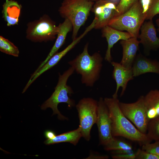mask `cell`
<instances>
[{"mask_svg":"<svg viewBox=\"0 0 159 159\" xmlns=\"http://www.w3.org/2000/svg\"><path fill=\"white\" fill-rule=\"evenodd\" d=\"M104 101L111 120L112 133L113 137H123L137 142L142 146L151 142L146 134L140 132L124 115L120 108L117 98H105Z\"/></svg>","mask_w":159,"mask_h":159,"instance_id":"cell-1","label":"cell"},{"mask_svg":"<svg viewBox=\"0 0 159 159\" xmlns=\"http://www.w3.org/2000/svg\"><path fill=\"white\" fill-rule=\"evenodd\" d=\"M88 44L87 43L82 53L68 63L77 74L81 75L83 84L92 87L100 77L103 59L98 52L90 55L88 52Z\"/></svg>","mask_w":159,"mask_h":159,"instance_id":"cell-2","label":"cell"},{"mask_svg":"<svg viewBox=\"0 0 159 159\" xmlns=\"http://www.w3.org/2000/svg\"><path fill=\"white\" fill-rule=\"evenodd\" d=\"M88 0H63L58 11L61 16L67 19L72 26V39H75L81 27L87 21L94 4Z\"/></svg>","mask_w":159,"mask_h":159,"instance_id":"cell-3","label":"cell"},{"mask_svg":"<svg viewBox=\"0 0 159 159\" xmlns=\"http://www.w3.org/2000/svg\"><path fill=\"white\" fill-rule=\"evenodd\" d=\"M146 16V13L143 12L142 5L139 0L126 12L113 18L107 25L119 31H126L132 37L137 38Z\"/></svg>","mask_w":159,"mask_h":159,"instance_id":"cell-4","label":"cell"},{"mask_svg":"<svg viewBox=\"0 0 159 159\" xmlns=\"http://www.w3.org/2000/svg\"><path fill=\"white\" fill-rule=\"evenodd\" d=\"M74 71V68L71 66L63 74H59L58 82L54 92L41 106V109L43 110L49 107L52 108L53 111L52 115L57 114L58 118L61 120L67 118L61 114L58 109V105L60 103H66L70 108L75 105L74 100L69 96L73 93V91L72 88L67 85L69 78Z\"/></svg>","mask_w":159,"mask_h":159,"instance_id":"cell-5","label":"cell"},{"mask_svg":"<svg viewBox=\"0 0 159 159\" xmlns=\"http://www.w3.org/2000/svg\"><path fill=\"white\" fill-rule=\"evenodd\" d=\"M26 37L34 42H47L55 39L58 31L56 23L47 14L28 23Z\"/></svg>","mask_w":159,"mask_h":159,"instance_id":"cell-6","label":"cell"},{"mask_svg":"<svg viewBox=\"0 0 159 159\" xmlns=\"http://www.w3.org/2000/svg\"><path fill=\"white\" fill-rule=\"evenodd\" d=\"M97 106L98 102L91 98L82 99L76 105L80 120L79 127L82 137L87 141L90 139L91 129L96 122Z\"/></svg>","mask_w":159,"mask_h":159,"instance_id":"cell-7","label":"cell"},{"mask_svg":"<svg viewBox=\"0 0 159 159\" xmlns=\"http://www.w3.org/2000/svg\"><path fill=\"white\" fill-rule=\"evenodd\" d=\"M119 105L124 115L140 132L146 134L149 121L144 103V96H140L137 101L133 103L119 102Z\"/></svg>","mask_w":159,"mask_h":159,"instance_id":"cell-8","label":"cell"},{"mask_svg":"<svg viewBox=\"0 0 159 159\" xmlns=\"http://www.w3.org/2000/svg\"><path fill=\"white\" fill-rule=\"evenodd\" d=\"M96 123L98 129L100 144L105 145L114 137L112 135V121L109 111L102 97H100L98 102Z\"/></svg>","mask_w":159,"mask_h":159,"instance_id":"cell-9","label":"cell"},{"mask_svg":"<svg viewBox=\"0 0 159 159\" xmlns=\"http://www.w3.org/2000/svg\"><path fill=\"white\" fill-rule=\"evenodd\" d=\"M116 3L110 0H100L96 1L92 9L95 14L96 21L94 28L102 29L107 25L116 12Z\"/></svg>","mask_w":159,"mask_h":159,"instance_id":"cell-10","label":"cell"},{"mask_svg":"<svg viewBox=\"0 0 159 159\" xmlns=\"http://www.w3.org/2000/svg\"><path fill=\"white\" fill-rule=\"evenodd\" d=\"M89 32L86 29L84 32L79 37L73 40L72 42L62 51L57 52L52 56L42 67L36 72H34L24 88L22 93L24 92L30 85L41 75L45 71L56 65L69 51L73 49L78 43L81 39Z\"/></svg>","mask_w":159,"mask_h":159,"instance_id":"cell-11","label":"cell"},{"mask_svg":"<svg viewBox=\"0 0 159 159\" xmlns=\"http://www.w3.org/2000/svg\"><path fill=\"white\" fill-rule=\"evenodd\" d=\"M113 67L112 77L116 83V88L112 97L117 98V93L119 88L121 87L122 90L120 96H122L125 91L127 84L129 81L133 79L132 68H126L120 63L114 62H111Z\"/></svg>","mask_w":159,"mask_h":159,"instance_id":"cell-12","label":"cell"},{"mask_svg":"<svg viewBox=\"0 0 159 159\" xmlns=\"http://www.w3.org/2000/svg\"><path fill=\"white\" fill-rule=\"evenodd\" d=\"M139 35V41L145 50H156L159 48V38L157 37L155 28L152 20L143 23Z\"/></svg>","mask_w":159,"mask_h":159,"instance_id":"cell-13","label":"cell"},{"mask_svg":"<svg viewBox=\"0 0 159 159\" xmlns=\"http://www.w3.org/2000/svg\"><path fill=\"white\" fill-rule=\"evenodd\" d=\"M102 29V36L106 38L107 42V48L105 59L106 61L111 63L112 59L111 50L114 45L119 40L126 39L132 37L127 32H123L117 30L108 25L105 26Z\"/></svg>","mask_w":159,"mask_h":159,"instance_id":"cell-14","label":"cell"},{"mask_svg":"<svg viewBox=\"0 0 159 159\" xmlns=\"http://www.w3.org/2000/svg\"><path fill=\"white\" fill-rule=\"evenodd\" d=\"M122 48V56L120 63L127 68L132 67L140 43L137 38L132 37L120 42Z\"/></svg>","mask_w":159,"mask_h":159,"instance_id":"cell-15","label":"cell"},{"mask_svg":"<svg viewBox=\"0 0 159 159\" xmlns=\"http://www.w3.org/2000/svg\"><path fill=\"white\" fill-rule=\"evenodd\" d=\"M132 68L134 77L147 73L159 74V62L140 54L136 56Z\"/></svg>","mask_w":159,"mask_h":159,"instance_id":"cell-16","label":"cell"},{"mask_svg":"<svg viewBox=\"0 0 159 159\" xmlns=\"http://www.w3.org/2000/svg\"><path fill=\"white\" fill-rule=\"evenodd\" d=\"M62 23L58 26V31L56 41L46 59L43 61L35 71H37L42 67L54 54L57 53L59 49L65 42L67 34L72 30L73 26L70 21L67 19H64Z\"/></svg>","mask_w":159,"mask_h":159,"instance_id":"cell-17","label":"cell"},{"mask_svg":"<svg viewBox=\"0 0 159 159\" xmlns=\"http://www.w3.org/2000/svg\"><path fill=\"white\" fill-rule=\"evenodd\" d=\"M2 7V16L7 22V25L11 26L18 25L21 13V5L15 1L6 0Z\"/></svg>","mask_w":159,"mask_h":159,"instance_id":"cell-18","label":"cell"},{"mask_svg":"<svg viewBox=\"0 0 159 159\" xmlns=\"http://www.w3.org/2000/svg\"><path fill=\"white\" fill-rule=\"evenodd\" d=\"M144 102L149 121L159 117V90H151L144 96Z\"/></svg>","mask_w":159,"mask_h":159,"instance_id":"cell-19","label":"cell"},{"mask_svg":"<svg viewBox=\"0 0 159 159\" xmlns=\"http://www.w3.org/2000/svg\"><path fill=\"white\" fill-rule=\"evenodd\" d=\"M82 137L80 128L57 135L52 139H47L44 143L49 145L63 142H69L76 145Z\"/></svg>","mask_w":159,"mask_h":159,"instance_id":"cell-20","label":"cell"},{"mask_svg":"<svg viewBox=\"0 0 159 159\" xmlns=\"http://www.w3.org/2000/svg\"><path fill=\"white\" fill-rule=\"evenodd\" d=\"M0 51L4 53L18 57L19 52L18 48L8 39L0 36Z\"/></svg>","mask_w":159,"mask_h":159,"instance_id":"cell-21","label":"cell"},{"mask_svg":"<svg viewBox=\"0 0 159 159\" xmlns=\"http://www.w3.org/2000/svg\"><path fill=\"white\" fill-rule=\"evenodd\" d=\"M105 149L107 151L119 150H132V145L126 141L114 138L107 144L104 145Z\"/></svg>","mask_w":159,"mask_h":159,"instance_id":"cell-22","label":"cell"},{"mask_svg":"<svg viewBox=\"0 0 159 159\" xmlns=\"http://www.w3.org/2000/svg\"><path fill=\"white\" fill-rule=\"evenodd\" d=\"M146 135L152 141L159 140V117L149 121Z\"/></svg>","mask_w":159,"mask_h":159,"instance_id":"cell-23","label":"cell"},{"mask_svg":"<svg viewBox=\"0 0 159 159\" xmlns=\"http://www.w3.org/2000/svg\"><path fill=\"white\" fill-rule=\"evenodd\" d=\"M139 0H120L116 6V12L114 17L120 15L126 12Z\"/></svg>","mask_w":159,"mask_h":159,"instance_id":"cell-24","label":"cell"},{"mask_svg":"<svg viewBox=\"0 0 159 159\" xmlns=\"http://www.w3.org/2000/svg\"><path fill=\"white\" fill-rule=\"evenodd\" d=\"M159 14V0H151L146 13V19L152 20L156 15Z\"/></svg>","mask_w":159,"mask_h":159,"instance_id":"cell-25","label":"cell"},{"mask_svg":"<svg viewBox=\"0 0 159 159\" xmlns=\"http://www.w3.org/2000/svg\"><path fill=\"white\" fill-rule=\"evenodd\" d=\"M142 149L159 157V140L153 143H148L142 145Z\"/></svg>","mask_w":159,"mask_h":159,"instance_id":"cell-26","label":"cell"},{"mask_svg":"<svg viewBox=\"0 0 159 159\" xmlns=\"http://www.w3.org/2000/svg\"><path fill=\"white\" fill-rule=\"evenodd\" d=\"M135 159H159V157L139 148L135 152Z\"/></svg>","mask_w":159,"mask_h":159,"instance_id":"cell-27","label":"cell"},{"mask_svg":"<svg viewBox=\"0 0 159 159\" xmlns=\"http://www.w3.org/2000/svg\"><path fill=\"white\" fill-rule=\"evenodd\" d=\"M112 158L114 159H135V152L122 154H114Z\"/></svg>","mask_w":159,"mask_h":159,"instance_id":"cell-28","label":"cell"},{"mask_svg":"<svg viewBox=\"0 0 159 159\" xmlns=\"http://www.w3.org/2000/svg\"><path fill=\"white\" fill-rule=\"evenodd\" d=\"M44 134L45 137L47 139H52L57 136L55 132L50 130H46Z\"/></svg>","mask_w":159,"mask_h":159,"instance_id":"cell-29","label":"cell"},{"mask_svg":"<svg viewBox=\"0 0 159 159\" xmlns=\"http://www.w3.org/2000/svg\"><path fill=\"white\" fill-rule=\"evenodd\" d=\"M134 152L133 150L122 149L113 150L112 153L113 154H122L131 153Z\"/></svg>","mask_w":159,"mask_h":159,"instance_id":"cell-30","label":"cell"},{"mask_svg":"<svg viewBox=\"0 0 159 159\" xmlns=\"http://www.w3.org/2000/svg\"><path fill=\"white\" fill-rule=\"evenodd\" d=\"M156 23L157 26H158V30L159 32V18L156 20Z\"/></svg>","mask_w":159,"mask_h":159,"instance_id":"cell-31","label":"cell"},{"mask_svg":"<svg viewBox=\"0 0 159 159\" xmlns=\"http://www.w3.org/2000/svg\"><path fill=\"white\" fill-rule=\"evenodd\" d=\"M88 0L89 1H97L100 0Z\"/></svg>","mask_w":159,"mask_h":159,"instance_id":"cell-32","label":"cell"},{"mask_svg":"<svg viewBox=\"0 0 159 159\" xmlns=\"http://www.w3.org/2000/svg\"><path fill=\"white\" fill-rule=\"evenodd\" d=\"M117 0H111L112 1H113L114 2L116 3H117Z\"/></svg>","mask_w":159,"mask_h":159,"instance_id":"cell-33","label":"cell"}]
</instances>
